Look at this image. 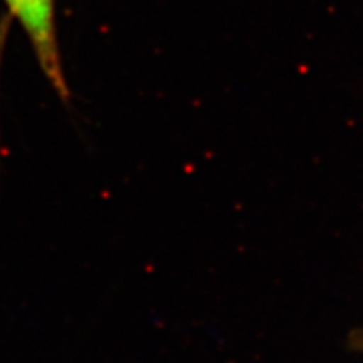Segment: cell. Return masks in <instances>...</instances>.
Returning <instances> with one entry per match:
<instances>
[{
  "label": "cell",
  "instance_id": "cell-1",
  "mask_svg": "<svg viewBox=\"0 0 363 363\" xmlns=\"http://www.w3.org/2000/svg\"><path fill=\"white\" fill-rule=\"evenodd\" d=\"M4 2L26 30L45 78L51 81L59 96L67 98L69 89L59 57L54 0H4Z\"/></svg>",
  "mask_w": 363,
  "mask_h": 363
}]
</instances>
